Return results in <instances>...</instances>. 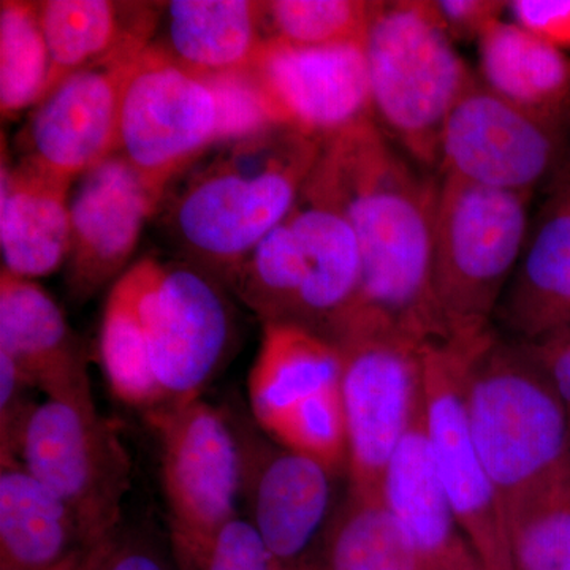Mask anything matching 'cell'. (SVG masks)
<instances>
[{"label": "cell", "mask_w": 570, "mask_h": 570, "mask_svg": "<svg viewBox=\"0 0 570 570\" xmlns=\"http://www.w3.org/2000/svg\"><path fill=\"white\" fill-rule=\"evenodd\" d=\"M374 0H269L262 2L266 41L317 48L365 43Z\"/></svg>", "instance_id": "30"}, {"label": "cell", "mask_w": 570, "mask_h": 570, "mask_svg": "<svg viewBox=\"0 0 570 570\" xmlns=\"http://www.w3.org/2000/svg\"><path fill=\"white\" fill-rule=\"evenodd\" d=\"M17 463L70 509L89 550L122 527L132 459L96 401L48 397L39 404L22 433Z\"/></svg>", "instance_id": "10"}, {"label": "cell", "mask_w": 570, "mask_h": 570, "mask_svg": "<svg viewBox=\"0 0 570 570\" xmlns=\"http://www.w3.org/2000/svg\"><path fill=\"white\" fill-rule=\"evenodd\" d=\"M39 7L50 55L45 97L75 71L102 62L134 45L153 43L165 2L43 0Z\"/></svg>", "instance_id": "23"}, {"label": "cell", "mask_w": 570, "mask_h": 570, "mask_svg": "<svg viewBox=\"0 0 570 570\" xmlns=\"http://www.w3.org/2000/svg\"><path fill=\"white\" fill-rule=\"evenodd\" d=\"M330 341L341 356L347 489L382 499L390 461L423 412L428 344L360 317H347Z\"/></svg>", "instance_id": "7"}, {"label": "cell", "mask_w": 570, "mask_h": 570, "mask_svg": "<svg viewBox=\"0 0 570 570\" xmlns=\"http://www.w3.org/2000/svg\"><path fill=\"white\" fill-rule=\"evenodd\" d=\"M341 387V356L332 341L303 326L265 324L247 381L250 415L265 428L287 409Z\"/></svg>", "instance_id": "26"}, {"label": "cell", "mask_w": 570, "mask_h": 570, "mask_svg": "<svg viewBox=\"0 0 570 570\" xmlns=\"http://www.w3.org/2000/svg\"><path fill=\"white\" fill-rule=\"evenodd\" d=\"M232 141L219 78L184 70L149 45L124 92L118 153L160 202L202 157Z\"/></svg>", "instance_id": "9"}, {"label": "cell", "mask_w": 570, "mask_h": 570, "mask_svg": "<svg viewBox=\"0 0 570 570\" xmlns=\"http://www.w3.org/2000/svg\"><path fill=\"white\" fill-rule=\"evenodd\" d=\"M85 570H179L170 553L151 535L134 528H119L82 558Z\"/></svg>", "instance_id": "34"}, {"label": "cell", "mask_w": 570, "mask_h": 570, "mask_svg": "<svg viewBox=\"0 0 570 570\" xmlns=\"http://www.w3.org/2000/svg\"><path fill=\"white\" fill-rule=\"evenodd\" d=\"M464 403L509 527L524 510L566 490L569 407L527 344L502 340L494 328L479 337L469 352Z\"/></svg>", "instance_id": "3"}, {"label": "cell", "mask_w": 570, "mask_h": 570, "mask_svg": "<svg viewBox=\"0 0 570 570\" xmlns=\"http://www.w3.org/2000/svg\"><path fill=\"white\" fill-rule=\"evenodd\" d=\"M513 21L561 51H570V0L509 2Z\"/></svg>", "instance_id": "37"}, {"label": "cell", "mask_w": 570, "mask_h": 570, "mask_svg": "<svg viewBox=\"0 0 570 570\" xmlns=\"http://www.w3.org/2000/svg\"><path fill=\"white\" fill-rule=\"evenodd\" d=\"M553 197L569 198L570 200V151L566 153L561 167L554 174Z\"/></svg>", "instance_id": "39"}, {"label": "cell", "mask_w": 570, "mask_h": 570, "mask_svg": "<svg viewBox=\"0 0 570 570\" xmlns=\"http://www.w3.org/2000/svg\"><path fill=\"white\" fill-rule=\"evenodd\" d=\"M75 570H85V569H82V561L80 562V564H78V568Z\"/></svg>", "instance_id": "40"}, {"label": "cell", "mask_w": 570, "mask_h": 570, "mask_svg": "<svg viewBox=\"0 0 570 570\" xmlns=\"http://www.w3.org/2000/svg\"><path fill=\"white\" fill-rule=\"evenodd\" d=\"M262 430L284 448L347 478V425L341 387L287 409Z\"/></svg>", "instance_id": "31"}, {"label": "cell", "mask_w": 570, "mask_h": 570, "mask_svg": "<svg viewBox=\"0 0 570 570\" xmlns=\"http://www.w3.org/2000/svg\"><path fill=\"white\" fill-rule=\"evenodd\" d=\"M307 186L343 214L358 245L362 288L348 316L420 343L448 341L433 294L438 178L367 121L324 142Z\"/></svg>", "instance_id": "1"}, {"label": "cell", "mask_w": 570, "mask_h": 570, "mask_svg": "<svg viewBox=\"0 0 570 570\" xmlns=\"http://www.w3.org/2000/svg\"><path fill=\"white\" fill-rule=\"evenodd\" d=\"M159 439L160 483L176 566L239 517L242 453L227 411L195 400L146 415Z\"/></svg>", "instance_id": "11"}, {"label": "cell", "mask_w": 570, "mask_h": 570, "mask_svg": "<svg viewBox=\"0 0 570 570\" xmlns=\"http://www.w3.org/2000/svg\"><path fill=\"white\" fill-rule=\"evenodd\" d=\"M160 200L121 154H112L81 176L70 195V245L66 288L85 305L127 272L142 227Z\"/></svg>", "instance_id": "17"}, {"label": "cell", "mask_w": 570, "mask_h": 570, "mask_svg": "<svg viewBox=\"0 0 570 570\" xmlns=\"http://www.w3.org/2000/svg\"><path fill=\"white\" fill-rule=\"evenodd\" d=\"M564 157V127L509 102L475 75L445 122L438 175L531 195Z\"/></svg>", "instance_id": "14"}, {"label": "cell", "mask_w": 570, "mask_h": 570, "mask_svg": "<svg viewBox=\"0 0 570 570\" xmlns=\"http://www.w3.org/2000/svg\"><path fill=\"white\" fill-rule=\"evenodd\" d=\"M50 55L41 29L39 2H0V112L17 119L43 97Z\"/></svg>", "instance_id": "29"}, {"label": "cell", "mask_w": 570, "mask_h": 570, "mask_svg": "<svg viewBox=\"0 0 570 570\" xmlns=\"http://www.w3.org/2000/svg\"><path fill=\"white\" fill-rule=\"evenodd\" d=\"M478 340L428 344L423 420L442 489L483 568L513 570L508 515L480 460L464 403L469 352Z\"/></svg>", "instance_id": "13"}, {"label": "cell", "mask_w": 570, "mask_h": 570, "mask_svg": "<svg viewBox=\"0 0 570 570\" xmlns=\"http://www.w3.org/2000/svg\"><path fill=\"white\" fill-rule=\"evenodd\" d=\"M28 379L22 376L9 356L0 354V463L18 464V448L22 433L33 411L39 404L33 403L29 392L32 390Z\"/></svg>", "instance_id": "35"}, {"label": "cell", "mask_w": 570, "mask_h": 570, "mask_svg": "<svg viewBox=\"0 0 570 570\" xmlns=\"http://www.w3.org/2000/svg\"><path fill=\"white\" fill-rule=\"evenodd\" d=\"M568 493H569V497H570V478L568 480Z\"/></svg>", "instance_id": "41"}, {"label": "cell", "mask_w": 570, "mask_h": 570, "mask_svg": "<svg viewBox=\"0 0 570 570\" xmlns=\"http://www.w3.org/2000/svg\"><path fill=\"white\" fill-rule=\"evenodd\" d=\"M480 78L499 96L547 121L570 119V58L517 24L499 21L479 41Z\"/></svg>", "instance_id": "25"}, {"label": "cell", "mask_w": 570, "mask_h": 570, "mask_svg": "<svg viewBox=\"0 0 570 570\" xmlns=\"http://www.w3.org/2000/svg\"><path fill=\"white\" fill-rule=\"evenodd\" d=\"M379 129L423 170H436L452 108L475 75L426 0L377 2L365 41Z\"/></svg>", "instance_id": "5"}, {"label": "cell", "mask_w": 570, "mask_h": 570, "mask_svg": "<svg viewBox=\"0 0 570 570\" xmlns=\"http://www.w3.org/2000/svg\"><path fill=\"white\" fill-rule=\"evenodd\" d=\"M225 287L262 324H292L325 340L355 309L362 261L351 225L309 186L246 255Z\"/></svg>", "instance_id": "4"}, {"label": "cell", "mask_w": 570, "mask_h": 570, "mask_svg": "<svg viewBox=\"0 0 570 570\" xmlns=\"http://www.w3.org/2000/svg\"><path fill=\"white\" fill-rule=\"evenodd\" d=\"M265 41L257 0H171L153 45L190 73L223 78L253 70Z\"/></svg>", "instance_id": "21"}, {"label": "cell", "mask_w": 570, "mask_h": 570, "mask_svg": "<svg viewBox=\"0 0 570 570\" xmlns=\"http://www.w3.org/2000/svg\"><path fill=\"white\" fill-rule=\"evenodd\" d=\"M498 321L523 344L570 330V200L553 197L524 247L497 309Z\"/></svg>", "instance_id": "22"}, {"label": "cell", "mask_w": 570, "mask_h": 570, "mask_svg": "<svg viewBox=\"0 0 570 570\" xmlns=\"http://www.w3.org/2000/svg\"><path fill=\"white\" fill-rule=\"evenodd\" d=\"M135 268L157 411L200 400L235 348L238 324L230 291L189 262L145 257Z\"/></svg>", "instance_id": "8"}, {"label": "cell", "mask_w": 570, "mask_h": 570, "mask_svg": "<svg viewBox=\"0 0 570 570\" xmlns=\"http://www.w3.org/2000/svg\"><path fill=\"white\" fill-rule=\"evenodd\" d=\"M279 121L325 142L374 121L365 43L298 48L265 41L254 66Z\"/></svg>", "instance_id": "16"}, {"label": "cell", "mask_w": 570, "mask_h": 570, "mask_svg": "<svg viewBox=\"0 0 570 570\" xmlns=\"http://www.w3.org/2000/svg\"><path fill=\"white\" fill-rule=\"evenodd\" d=\"M531 195L438 176L433 294L449 340L489 333L528 236Z\"/></svg>", "instance_id": "6"}, {"label": "cell", "mask_w": 570, "mask_h": 570, "mask_svg": "<svg viewBox=\"0 0 570 570\" xmlns=\"http://www.w3.org/2000/svg\"><path fill=\"white\" fill-rule=\"evenodd\" d=\"M140 281L135 265L111 285L100 328V358L111 392L146 415L160 406L140 318Z\"/></svg>", "instance_id": "28"}, {"label": "cell", "mask_w": 570, "mask_h": 570, "mask_svg": "<svg viewBox=\"0 0 570 570\" xmlns=\"http://www.w3.org/2000/svg\"><path fill=\"white\" fill-rule=\"evenodd\" d=\"M322 149L285 126L223 142L171 184L154 217L179 261L225 284L292 212Z\"/></svg>", "instance_id": "2"}, {"label": "cell", "mask_w": 570, "mask_h": 570, "mask_svg": "<svg viewBox=\"0 0 570 570\" xmlns=\"http://www.w3.org/2000/svg\"><path fill=\"white\" fill-rule=\"evenodd\" d=\"M382 499L422 570H485L438 478L423 412L390 461Z\"/></svg>", "instance_id": "19"}, {"label": "cell", "mask_w": 570, "mask_h": 570, "mask_svg": "<svg viewBox=\"0 0 570 570\" xmlns=\"http://www.w3.org/2000/svg\"><path fill=\"white\" fill-rule=\"evenodd\" d=\"M0 176L2 268L31 281L52 275L69 254L71 183L22 157L11 163L6 148Z\"/></svg>", "instance_id": "20"}, {"label": "cell", "mask_w": 570, "mask_h": 570, "mask_svg": "<svg viewBox=\"0 0 570 570\" xmlns=\"http://www.w3.org/2000/svg\"><path fill=\"white\" fill-rule=\"evenodd\" d=\"M179 570H272L268 553L245 517H236Z\"/></svg>", "instance_id": "33"}, {"label": "cell", "mask_w": 570, "mask_h": 570, "mask_svg": "<svg viewBox=\"0 0 570 570\" xmlns=\"http://www.w3.org/2000/svg\"><path fill=\"white\" fill-rule=\"evenodd\" d=\"M149 45H134L59 82L18 135L20 157L73 184L118 153L124 92Z\"/></svg>", "instance_id": "15"}, {"label": "cell", "mask_w": 570, "mask_h": 570, "mask_svg": "<svg viewBox=\"0 0 570 570\" xmlns=\"http://www.w3.org/2000/svg\"><path fill=\"white\" fill-rule=\"evenodd\" d=\"M439 21L453 41H480L509 10L501 0H431Z\"/></svg>", "instance_id": "36"}, {"label": "cell", "mask_w": 570, "mask_h": 570, "mask_svg": "<svg viewBox=\"0 0 570 570\" xmlns=\"http://www.w3.org/2000/svg\"><path fill=\"white\" fill-rule=\"evenodd\" d=\"M70 509L21 464L0 471V570H63L89 553Z\"/></svg>", "instance_id": "24"}, {"label": "cell", "mask_w": 570, "mask_h": 570, "mask_svg": "<svg viewBox=\"0 0 570 570\" xmlns=\"http://www.w3.org/2000/svg\"><path fill=\"white\" fill-rule=\"evenodd\" d=\"M0 354L50 400H94L85 347L61 307L39 284L3 268Z\"/></svg>", "instance_id": "18"}, {"label": "cell", "mask_w": 570, "mask_h": 570, "mask_svg": "<svg viewBox=\"0 0 570 570\" xmlns=\"http://www.w3.org/2000/svg\"><path fill=\"white\" fill-rule=\"evenodd\" d=\"M527 346L549 377L551 387L570 409V333H562L542 343Z\"/></svg>", "instance_id": "38"}, {"label": "cell", "mask_w": 570, "mask_h": 570, "mask_svg": "<svg viewBox=\"0 0 570 570\" xmlns=\"http://www.w3.org/2000/svg\"><path fill=\"white\" fill-rule=\"evenodd\" d=\"M509 531L513 570H570L568 489L524 510Z\"/></svg>", "instance_id": "32"}, {"label": "cell", "mask_w": 570, "mask_h": 570, "mask_svg": "<svg viewBox=\"0 0 570 570\" xmlns=\"http://www.w3.org/2000/svg\"><path fill=\"white\" fill-rule=\"evenodd\" d=\"M242 453L245 519L268 553L272 570H314L343 499L341 475L281 445L236 409H227Z\"/></svg>", "instance_id": "12"}, {"label": "cell", "mask_w": 570, "mask_h": 570, "mask_svg": "<svg viewBox=\"0 0 570 570\" xmlns=\"http://www.w3.org/2000/svg\"><path fill=\"white\" fill-rule=\"evenodd\" d=\"M314 570H422L417 554L384 499L348 491Z\"/></svg>", "instance_id": "27"}]
</instances>
